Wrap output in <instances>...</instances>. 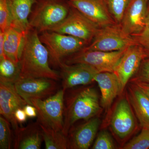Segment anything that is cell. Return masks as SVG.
<instances>
[{"label":"cell","mask_w":149,"mask_h":149,"mask_svg":"<svg viewBox=\"0 0 149 149\" xmlns=\"http://www.w3.org/2000/svg\"><path fill=\"white\" fill-rule=\"evenodd\" d=\"M47 49L40 40L39 32L31 29L27 33L20 58L21 78H47L58 80L60 75L49 65Z\"/></svg>","instance_id":"cell-1"},{"label":"cell","mask_w":149,"mask_h":149,"mask_svg":"<svg viewBox=\"0 0 149 149\" xmlns=\"http://www.w3.org/2000/svg\"><path fill=\"white\" fill-rule=\"evenodd\" d=\"M102 111L100 96L92 86L70 90L64 95V124L62 132L67 136L75 123L97 116Z\"/></svg>","instance_id":"cell-2"},{"label":"cell","mask_w":149,"mask_h":149,"mask_svg":"<svg viewBox=\"0 0 149 149\" xmlns=\"http://www.w3.org/2000/svg\"><path fill=\"white\" fill-rule=\"evenodd\" d=\"M29 17L31 29L39 34L49 31L64 21L70 5L65 0H37Z\"/></svg>","instance_id":"cell-3"},{"label":"cell","mask_w":149,"mask_h":149,"mask_svg":"<svg viewBox=\"0 0 149 149\" xmlns=\"http://www.w3.org/2000/svg\"><path fill=\"white\" fill-rule=\"evenodd\" d=\"M40 34V40L47 49L51 61L58 66L65 58L81 51L88 45L84 40L71 35L52 31H45Z\"/></svg>","instance_id":"cell-4"},{"label":"cell","mask_w":149,"mask_h":149,"mask_svg":"<svg viewBox=\"0 0 149 149\" xmlns=\"http://www.w3.org/2000/svg\"><path fill=\"white\" fill-rule=\"evenodd\" d=\"M65 92L62 88L47 98L31 100V104L37 109V121L39 124L47 128L62 131Z\"/></svg>","instance_id":"cell-5"},{"label":"cell","mask_w":149,"mask_h":149,"mask_svg":"<svg viewBox=\"0 0 149 149\" xmlns=\"http://www.w3.org/2000/svg\"><path fill=\"white\" fill-rule=\"evenodd\" d=\"M127 48L109 52L83 49L65 58L62 62L67 64H87L94 68L99 72H113Z\"/></svg>","instance_id":"cell-6"},{"label":"cell","mask_w":149,"mask_h":149,"mask_svg":"<svg viewBox=\"0 0 149 149\" xmlns=\"http://www.w3.org/2000/svg\"><path fill=\"white\" fill-rule=\"evenodd\" d=\"M137 44L133 37L125 34L120 24L100 28L91 44L83 48L86 50L113 52Z\"/></svg>","instance_id":"cell-7"},{"label":"cell","mask_w":149,"mask_h":149,"mask_svg":"<svg viewBox=\"0 0 149 149\" xmlns=\"http://www.w3.org/2000/svg\"><path fill=\"white\" fill-rule=\"evenodd\" d=\"M100 28L77 9L70 5L69 14L64 21L49 31L71 35L84 40L89 45Z\"/></svg>","instance_id":"cell-8"},{"label":"cell","mask_w":149,"mask_h":149,"mask_svg":"<svg viewBox=\"0 0 149 149\" xmlns=\"http://www.w3.org/2000/svg\"><path fill=\"white\" fill-rule=\"evenodd\" d=\"M110 125L116 138L121 141L127 139L137 130V121L127 97L118 102L112 113Z\"/></svg>","instance_id":"cell-9"},{"label":"cell","mask_w":149,"mask_h":149,"mask_svg":"<svg viewBox=\"0 0 149 149\" xmlns=\"http://www.w3.org/2000/svg\"><path fill=\"white\" fill-rule=\"evenodd\" d=\"M14 85L18 94L29 104L32 99L44 100L58 91L56 80L49 78H19Z\"/></svg>","instance_id":"cell-10"},{"label":"cell","mask_w":149,"mask_h":149,"mask_svg":"<svg viewBox=\"0 0 149 149\" xmlns=\"http://www.w3.org/2000/svg\"><path fill=\"white\" fill-rule=\"evenodd\" d=\"M145 58L146 56L141 46L136 44L127 48L113 72L119 83L120 95H122Z\"/></svg>","instance_id":"cell-11"},{"label":"cell","mask_w":149,"mask_h":149,"mask_svg":"<svg viewBox=\"0 0 149 149\" xmlns=\"http://www.w3.org/2000/svg\"><path fill=\"white\" fill-rule=\"evenodd\" d=\"M58 66L61 70L62 88L65 91L77 86L92 84L99 72L94 68L83 63L67 64L62 62Z\"/></svg>","instance_id":"cell-12"},{"label":"cell","mask_w":149,"mask_h":149,"mask_svg":"<svg viewBox=\"0 0 149 149\" xmlns=\"http://www.w3.org/2000/svg\"><path fill=\"white\" fill-rule=\"evenodd\" d=\"M27 104L17 93L14 84L0 81V113L10 122L15 132L19 128L15 113Z\"/></svg>","instance_id":"cell-13"},{"label":"cell","mask_w":149,"mask_h":149,"mask_svg":"<svg viewBox=\"0 0 149 149\" xmlns=\"http://www.w3.org/2000/svg\"><path fill=\"white\" fill-rule=\"evenodd\" d=\"M149 1V0H130L120 24L125 34L133 37L144 29Z\"/></svg>","instance_id":"cell-14"},{"label":"cell","mask_w":149,"mask_h":149,"mask_svg":"<svg viewBox=\"0 0 149 149\" xmlns=\"http://www.w3.org/2000/svg\"><path fill=\"white\" fill-rule=\"evenodd\" d=\"M73 7L100 28L116 24L104 0H68Z\"/></svg>","instance_id":"cell-15"},{"label":"cell","mask_w":149,"mask_h":149,"mask_svg":"<svg viewBox=\"0 0 149 149\" xmlns=\"http://www.w3.org/2000/svg\"><path fill=\"white\" fill-rule=\"evenodd\" d=\"M100 123V118L95 116L69 131L67 136L68 149H89L95 138Z\"/></svg>","instance_id":"cell-16"},{"label":"cell","mask_w":149,"mask_h":149,"mask_svg":"<svg viewBox=\"0 0 149 149\" xmlns=\"http://www.w3.org/2000/svg\"><path fill=\"white\" fill-rule=\"evenodd\" d=\"M10 13L11 27L28 33L31 29L29 17L37 0H7Z\"/></svg>","instance_id":"cell-17"},{"label":"cell","mask_w":149,"mask_h":149,"mask_svg":"<svg viewBox=\"0 0 149 149\" xmlns=\"http://www.w3.org/2000/svg\"><path fill=\"white\" fill-rule=\"evenodd\" d=\"M126 96L141 127H149V97L138 85L129 82Z\"/></svg>","instance_id":"cell-18"},{"label":"cell","mask_w":149,"mask_h":149,"mask_svg":"<svg viewBox=\"0 0 149 149\" xmlns=\"http://www.w3.org/2000/svg\"><path fill=\"white\" fill-rule=\"evenodd\" d=\"M101 93V105L104 109L109 110L114 99L120 95V88L117 76L114 72H99L95 76Z\"/></svg>","instance_id":"cell-19"},{"label":"cell","mask_w":149,"mask_h":149,"mask_svg":"<svg viewBox=\"0 0 149 149\" xmlns=\"http://www.w3.org/2000/svg\"><path fill=\"white\" fill-rule=\"evenodd\" d=\"M15 132L14 148L16 149H40L43 141L39 123L19 127Z\"/></svg>","instance_id":"cell-20"},{"label":"cell","mask_w":149,"mask_h":149,"mask_svg":"<svg viewBox=\"0 0 149 149\" xmlns=\"http://www.w3.org/2000/svg\"><path fill=\"white\" fill-rule=\"evenodd\" d=\"M28 33L22 32L11 26L5 31L4 52L7 58L15 62L19 63Z\"/></svg>","instance_id":"cell-21"},{"label":"cell","mask_w":149,"mask_h":149,"mask_svg":"<svg viewBox=\"0 0 149 149\" xmlns=\"http://www.w3.org/2000/svg\"><path fill=\"white\" fill-rule=\"evenodd\" d=\"M46 149H68L67 136L62 131L47 128L40 124Z\"/></svg>","instance_id":"cell-22"},{"label":"cell","mask_w":149,"mask_h":149,"mask_svg":"<svg viewBox=\"0 0 149 149\" xmlns=\"http://www.w3.org/2000/svg\"><path fill=\"white\" fill-rule=\"evenodd\" d=\"M20 74L19 63L6 57L0 59V81L14 84L20 77Z\"/></svg>","instance_id":"cell-23"},{"label":"cell","mask_w":149,"mask_h":149,"mask_svg":"<svg viewBox=\"0 0 149 149\" xmlns=\"http://www.w3.org/2000/svg\"><path fill=\"white\" fill-rule=\"evenodd\" d=\"M112 17L120 24L124 12L130 0H104Z\"/></svg>","instance_id":"cell-24"},{"label":"cell","mask_w":149,"mask_h":149,"mask_svg":"<svg viewBox=\"0 0 149 149\" xmlns=\"http://www.w3.org/2000/svg\"><path fill=\"white\" fill-rule=\"evenodd\" d=\"M123 149H149V127H142L139 135L124 145Z\"/></svg>","instance_id":"cell-25"},{"label":"cell","mask_w":149,"mask_h":149,"mask_svg":"<svg viewBox=\"0 0 149 149\" xmlns=\"http://www.w3.org/2000/svg\"><path fill=\"white\" fill-rule=\"evenodd\" d=\"M10 123L4 117H0V149H10L12 143Z\"/></svg>","instance_id":"cell-26"},{"label":"cell","mask_w":149,"mask_h":149,"mask_svg":"<svg viewBox=\"0 0 149 149\" xmlns=\"http://www.w3.org/2000/svg\"><path fill=\"white\" fill-rule=\"evenodd\" d=\"M132 37L143 49L146 58H149V1L145 27L140 33Z\"/></svg>","instance_id":"cell-27"},{"label":"cell","mask_w":149,"mask_h":149,"mask_svg":"<svg viewBox=\"0 0 149 149\" xmlns=\"http://www.w3.org/2000/svg\"><path fill=\"white\" fill-rule=\"evenodd\" d=\"M92 149H116V146L109 133L106 130H103L99 133Z\"/></svg>","instance_id":"cell-28"},{"label":"cell","mask_w":149,"mask_h":149,"mask_svg":"<svg viewBox=\"0 0 149 149\" xmlns=\"http://www.w3.org/2000/svg\"><path fill=\"white\" fill-rule=\"evenodd\" d=\"M10 13L7 0H0V30L5 32L10 26Z\"/></svg>","instance_id":"cell-29"},{"label":"cell","mask_w":149,"mask_h":149,"mask_svg":"<svg viewBox=\"0 0 149 149\" xmlns=\"http://www.w3.org/2000/svg\"><path fill=\"white\" fill-rule=\"evenodd\" d=\"M135 81L149 83V58L143 60L138 71L130 80Z\"/></svg>","instance_id":"cell-30"},{"label":"cell","mask_w":149,"mask_h":149,"mask_svg":"<svg viewBox=\"0 0 149 149\" xmlns=\"http://www.w3.org/2000/svg\"><path fill=\"white\" fill-rule=\"evenodd\" d=\"M15 117L17 122L22 123L27 120V116L23 108H19L15 113Z\"/></svg>","instance_id":"cell-31"},{"label":"cell","mask_w":149,"mask_h":149,"mask_svg":"<svg viewBox=\"0 0 149 149\" xmlns=\"http://www.w3.org/2000/svg\"><path fill=\"white\" fill-rule=\"evenodd\" d=\"M23 109L27 115V117L33 118L37 116V109L32 105L27 104L23 108Z\"/></svg>","instance_id":"cell-32"},{"label":"cell","mask_w":149,"mask_h":149,"mask_svg":"<svg viewBox=\"0 0 149 149\" xmlns=\"http://www.w3.org/2000/svg\"><path fill=\"white\" fill-rule=\"evenodd\" d=\"M5 32L0 30V59L6 57L4 52Z\"/></svg>","instance_id":"cell-33"},{"label":"cell","mask_w":149,"mask_h":149,"mask_svg":"<svg viewBox=\"0 0 149 149\" xmlns=\"http://www.w3.org/2000/svg\"><path fill=\"white\" fill-rule=\"evenodd\" d=\"M135 83L149 97V83H144L140 81H130Z\"/></svg>","instance_id":"cell-34"},{"label":"cell","mask_w":149,"mask_h":149,"mask_svg":"<svg viewBox=\"0 0 149 149\" xmlns=\"http://www.w3.org/2000/svg\"></svg>","instance_id":"cell-35"}]
</instances>
